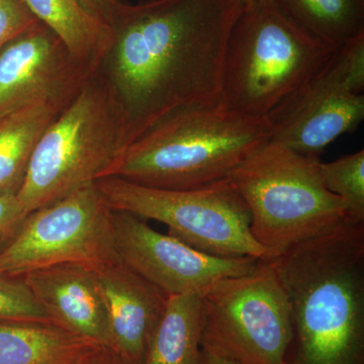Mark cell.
<instances>
[{
  "mask_svg": "<svg viewBox=\"0 0 364 364\" xmlns=\"http://www.w3.org/2000/svg\"><path fill=\"white\" fill-rule=\"evenodd\" d=\"M244 6L124 0L95 73L119 109L128 145L170 112L221 100L228 39Z\"/></svg>",
  "mask_w": 364,
  "mask_h": 364,
  "instance_id": "1",
  "label": "cell"
},
{
  "mask_svg": "<svg viewBox=\"0 0 364 364\" xmlns=\"http://www.w3.org/2000/svg\"><path fill=\"white\" fill-rule=\"evenodd\" d=\"M291 306L286 364H364V223L270 259Z\"/></svg>",
  "mask_w": 364,
  "mask_h": 364,
  "instance_id": "2",
  "label": "cell"
},
{
  "mask_svg": "<svg viewBox=\"0 0 364 364\" xmlns=\"http://www.w3.org/2000/svg\"><path fill=\"white\" fill-rule=\"evenodd\" d=\"M269 141L267 117L235 112L222 100L188 105L163 117L136 136L105 177H121L148 188H205L228 178Z\"/></svg>",
  "mask_w": 364,
  "mask_h": 364,
  "instance_id": "3",
  "label": "cell"
},
{
  "mask_svg": "<svg viewBox=\"0 0 364 364\" xmlns=\"http://www.w3.org/2000/svg\"><path fill=\"white\" fill-rule=\"evenodd\" d=\"M333 52L287 18L274 0L247 2L228 39L222 102L235 112L267 117Z\"/></svg>",
  "mask_w": 364,
  "mask_h": 364,
  "instance_id": "4",
  "label": "cell"
},
{
  "mask_svg": "<svg viewBox=\"0 0 364 364\" xmlns=\"http://www.w3.org/2000/svg\"><path fill=\"white\" fill-rule=\"evenodd\" d=\"M320 162L269 141L228 176L247 205L253 238L270 259L348 222L343 200L326 188Z\"/></svg>",
  "mask_w": 364,
  "mask_h": 364,
  "instance_id": "5",
  "label": "cell"
},
{
  "mask_svg": "<svg viewBox=\"0 0 364 364\" xmlns=\"http://www.w3.org/2000/svg\"><path fill=\"white\" fill-rule=\"evenodd\" d=\"M128 145L123 119L95 71L41 136L16 198L26 214L105 177Z\"/></svg>",
  "mask_w": 364,
  "mask_h": 364,
  "instance_id": "6",
  "label": "cell"
},
{
  "mask_svg": "<svg viewBox=\"0 0 364 364\" xmlns=\"http://www.w3.org/2000/svg\"><path fill=\"white\" fill-rule=\"evenodd\" d=\"M95 184L112 210L162 223L169 235L196 250L219 257L270 259L253 238L247 205L229 178L195 189L148 188L117 176Z\"/></svg>",
  "mask_w": 364,
  "mask_h": 364,
  "instance_id": "7",
  "label": "cell"
},
{
  "mask_svg": "<svg viewBox=\"0 0 364 364\" xmlns=\"http://www.w3.org/2000/svg\"><path fill=\"white\" fill-rule=\"evenodd\" d=\"M291 306L270 260L202 296V349L239 364H286Z\"/></svg>",
  "mask_w": 364,
  "mask_h": 364,
  "instance_id": "8",
  "label": "cell"
},
{
  "mask_svg": "<svg viewBox=\"0 0 364 364\" xmlns=\"http://www.w3.org/2000/svg\"><path fill=\"white\" fill-rule=\"evenodd\" d=\"M112 214L95 182L33 210L0 253V274L21 277L65 263L95 269L114 262L119 257Z\"/></svg>",
  "mask_w": 364,
  "mask_h": 364,
  "instance_id": "9",
  "label": "cell"
},
{
  "mask_svg": "<svg viewBox=\"0 0 364 364\" xmlns=\"http://www.w3.org/2000/svg\"><path fill=\"white\" fill-rule=\"evenodd\" d=\"M364 32L332 53L301 87L267 117L272 141L318 157L364 119Z\"/></svg>",
  "mask_w": 364,
  "mask_h": 364,
  "instance_id": "10",
  "label": "cell"
},
{
  "mask_svg": "<svg viewBox=\"0 0 364 364\" xmlns=\"http://www.w3.org/2000/svg\"><path fill=\"white\" fill-rule=\"evenodd\" d=\"M112 224L119 260L167 296H203L219 280L252 272L260 260L202 252L124 210H112Z\"/></svg>",
  "mask_w": 364,
  "mask_h": 364,
  "instance_id": "11",
  "label": "cell"
},
{
  "mask_svg": "<svg viewBox=\"0 0 364 364\" xmlns=\"http://www.w3.org/2000/svg\"><path fill=\"white\" fill-rule=\"evenodd\" d=\"M93 71L37 20L0 51V117L40 100L67 105Z\"/></svg>",
  "mask_w": 364,
  "mask_h": 364,
  "instance_id": "12",
  "label": "cell"
},
{
  "mask_svg": "<svg viewBox=\"0 0 364 364\" xmlns=\"http://www.w3.org/2000/svg\"><path fill=\"white\" fill-rule=\"evenodd\" d=\"M92 272L109 314L112 349L142 364L168 296L119 258Z\"/></svg>",
  "mask_w": 364,
  "mask_h": 364,
  "instance_id": "13",
  "label": "cell"
},
{
  "mask_svg": "<svg viewBox=\"0 0 364 364\" xmlns=\"http://www.w3.org/2000/svg\"><path fill=\"white\" fill-rule=\"evenodd\" d=\"M20 279L55 324L112 348L109 314L92 269L65 263L33 270Z\"/></svg>",
  "mask_w": 364,
  "mask_h": 364,
  "instance_id": "14",
  "label": "cell"
},
{
  "mask_svg": "<svg viewBox=\"0 0 364 364\" xmlns=\"http://www.w3.org/2000/svg\"><path fill=\"white\" fill-rule=\"evenodd\" d=\"M97 347L46 323H0V364H81Z\"/></svg>",
  "mask_w": 364,
  "mask_h": 364,
  "instance_id": "15",
  "label": "cell"
},
{
  "mask_svg": "<svg viewBox=\"0 0 364 364\" xmlns=\"http://www.w3.org/2000/svg\"><path fill=\"white\" fill-rule=\"evenodd\" d=\"M66 105L40 100L0 117V195H16L38 141Z\"/></svg>",
  "mask_w": 364,
  "mask_h": 364,
  "instance_id": "16",
  "label": "cell"
},
{
  "mask_svg": "<svg viewBox=\"0 0 364 364\" xmlns=\"http://www.w3.org/2000/svg\"><path fill=\"white\" fill-rule=\"evenodd\" d=\"M202 296H168L142 364H200Z\"/></svg>",
  "mask_w": 364,
  "mask_h": 364,
  "instance_id": "17",
  "label": "cell"
},
{
  "mask_svg": "<svg viewBox=\"0 0 364 364\" xmlns=\"http://www.w3.org/2000/svg\"><path fill=\"white\" fill-rule=\"evenodd\" d=\"M37 20L61 38L74 58L93 70L109 38V28L76 0H25Z\"/></svg>",
  "mask_w": 364,
  "mask_h": 364,
  "instance_id": "18",
  "label": "cell"
},
{
  "mask_svg": "<svg viewBox=\"0 0 364 364\" xmlns=\"http://www.w3.org/2000/svg\"><path fill=\"white\" fill-rule=\"evenodd\" d=\"M287 18L333 51L364 32V0H274Z\"/></svg>",
  "mask_w": 364,
  "mask_h": 364,
  "instance_id": "19",
  "label": "cell"
},
{
  "mask_svg": "<svg viewBox=\"0 0 364 364\" xmlns=\"http://www.w3.org/2000/svg\"><path fill=\"white\" fill-rule=\"evenodd\" d=\"M320 172L326 188L343 200L348 222L364 223V151L321 161Z\"/></svg>",
  "mask_w": 364,
  "mask_h": 364,
  "instance_id": "20",
  "label": "cell"
},
{
  "mask_svg": "<svg viewBox=\"0 0 364 364\" xmlns=\"http://www.w3.org/2000/svg\"><path fill=\"white\" fill-rule=\"evenodd\" d=\"M0 323L55 324L20 277H9L1 274Z\"/></svg>",
  "mask_w": 364,
  "mask_h": 364,
  "instance_id": "21",
  "label": "cell"
},
{
  "mask_svg": "<svg viewBox=\"0 0 364 364\" xmlns=\"http://www.w3.org/2000/svg\"><path fill=\"white\" fill-rule=\"evenodd\" d=\"M36 21L25 0H0V51Z\"/></svg>",
  "mask_w": 364,
  "mask_h": 364,
  "instance_id": "22",
  "label": "cell"
},
{
  "mask_svg": "<svg viewBox=\"0 0 364 364\" xmlns=\"http://www.w3.org/2000/svg\"><path fill=\"white\" fill-rule=\"evenodd\" d=\"M26 215L16 195H0V253L14 240Z\"/></svg>",
  "mask_w": 364,
  "mask_h": 364,
  "instance_id": "23",
  "label": "cell"
},
{
  "mask_svg": "<svg viewBox=\"0 0 364 364\" xmlns=\"http://www.w3.org/2000/svg\"><path fill=\"white\" fill-rule=\"evenodd\" d=\"M76 1L91 16L109 28L124 0H76Z\"/></svg>",
  "mask_w": 364,
  "mask_h": 364,
  "instance_id": "24",
  "label": "cell"
},
{
  "mask_svg": "<svg viewBox=\"0 0 364 364\" xmlns=\"http://www.w3.org/2000/svg\"><path fill=\"white\" fill-rule=\"evenodd\" d=\"M81 364H133L109 347L97 346Z\"/></svg>",
  "mask_w": 364,
  "mask_h": 364,
  "instance_id": "25",
  "label": "cell"
},
{
  "mask_svg": "<svg viewBox=\"0 0 364 364\" xmlns=\"http://www.w3.org/2000/svg\"><path fill=\"white\" fill-rule=\"evenodd\" d=\"M200 364H239L235 363L230 359L222 358V356L215 355L214 353H210L207 350L202 349V354H200Z\"/></svg>",
  "mask_w": 364,
  "mask_h": 364,
  "instance_id": "26",
  "label": "cell"
},
{
  "mask_svg": "<svg viewBox=\"0 0 364 364\" xmlns=\"http://www.w3.org/2000/svg\"><path fill=\"white\" fill-rule=\"evenodd\" d=\"M242 1H243L244 4H247V2L256 1V0H242Z\"/></svg>",
  "mask_w": 364,
  "mask_h": 364,
  "instance_id": "27",
  "label": "cell"
}]
</instances>
